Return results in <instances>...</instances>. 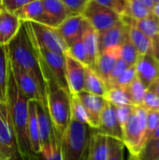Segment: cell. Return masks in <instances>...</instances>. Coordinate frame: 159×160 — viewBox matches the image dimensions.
<instances>
[{"instance_id": "49", "label": "cell", "mask_w": 159, "mask_h": 160, "mask_svg": "<svg viewBox=\"0 0 159 160\" xmlns=\"http://www.w3.org/2000/svg\"><path fill=\"white\" fill-rule=\"evenodd\" d=\"M159 138V124L158 126L157 127V128L155 129V131L153 132V134L151 135V137L149 139H157Z\"/></svg>"}, {"instance_id": "28", "label": "cell", "mask_w": 159, "mask_h": 160, "mask_svg": "<svg viewBox=\"0 0 159 160\" xmlns=\"http://www.w3.org/2000/svg\"><path fill=\"white\" fill-rule=\"evenodd\" d=\"M152 14V8L141 0H127L125 9V16L137 21L144 19ZM123 16V15H122Z\"/></svg>"}, {"instance_id": "15", "label": "cell", "mask_w": 159, "mask_h": 160, "mask_svg": "<svg viewBox=\"0 0 159 160\" xmlns=\"http://www.w3.org/2000/svg\"><path fill=\"white\" fill-rule=\"evenodd\" d=\"M98 33V48L99 53L106 49L121 46L128 33L127 23L121 19L113 26Z\"/></svg>"}, {"instance_id": "53", "label": "cell", "mask_w": 159, "mask_h": 160, "mask_svg": "<svg viewBox=\"0 0 159 160\" xmlns=\"http://www.w3.org/2000/svg\"><path fill=\"white\" fill-rule=\"evenodd\" d=\"M129 160H135L134 159V157H132V156H131V158H130V159Z\"/></svg>"}, {"instance_id": "50", "label": "cell", "mask_w": 159, "mask_h": 160, "mask_svg": "<svg viewBox=\"0 0 159 160\" xmlns=\"http://www.w3.org/2000/svg\"><path fill=\"white\" fill-rule=\"evenodd\" d=\"M141 1H142V2H143L145 5H147L150 8H152L153 6H154V3H153L152 0H141Z\"/></svg>"}, {"instance_id": "1", "label": "cell", "mask_w": 159, "mask_h": 160, "mask_svg": "<svg viewBox=\"0 0 159 160\" xmlns=\"http://www.w3.org/2000/svg\"><path fill=\"white\" fill-rule=\"evenodd\" d=\"M7 52L10 62L23 68L35 80L41 104L47 106L46 83L40 64V55L29 22L22 21L19 31L7 44Z\"/></svg>"}, {"instance_id": "23", "label": "cell", "mask_w": 159, "mask_h": 160, "mask_svg": "<svg viewBox=\"0 0 159 160\" xmlns=\"http://www.w3.org/2000/svg\"><path fill=\"white\" fill-rule=\"evenodd\" d=\"M36 103L37 100L28 101V123H27V133L29 138V142L33 153L37 156L40 150V140L38 134V126L37 120V112H36Z\"/></svg>"}, {"instance_id": "3", "label": "cell", "mask_w": 159, "mask_h": 160, "mask_svg": "<svg viewBox=\"0 0 159 160\" xmlns=\"http://www.w3.org/2000/svg\"><path fill=\"white\" fill-rule=\"evenodd\" d=\"M40 55V54H39ZM40 64L46 83V103L48 112L56 137L60 140L70 120V93L61 87L52 77L48 67L40 56Z\"/></svg>"}, {"instance_id": "24", "label": "cell", "mask_w": 159, "mask_h": 160, "mask_svg": "<svg viewBox=\"0 0 159 160\" xmlns=\"http://www.w3.org/2000/svg\"><path fill=\"white\" fill-rule=\"evenodd\" d=\"M82 40L87 54L88 63L91 69H95L97 57L99 55V48H98V33L90 25L83 36L82 37Z\"/></svg>"}, {"instance_id": "52", "label": "cell", "mask_w": 159, "mask_h": 160, "mask_svg": "<svg viewBox=\"0 0 159 160\" xmlns=\"http://www.w3.org/2000/svg\"><path fill=\"white\" fill-rule=\"evenodd\" d=\"M152 1H153V3L155 4V3H157V2H158L159 0H152Z\"/></svg>"}, {"instance_id": "31", "label": "cell", "mask_w": 159, "mask_h": 160, "mask_svg": "<svg viewBox=\"0 0 159 160\" xmlns=\"http://www.w3.org/2000/svg\"><path fill=\"white\" fill-rule=\"evenodd\" d=\"M146 90L147 88L145 87V85L136 76V78L127 87L129 98L134 106H142Z\"/></svg>"}, {"instance_id": "20", "label": "cell", "mask_w": 159, "mask_h": 160, "mask_svg": "<svg viewBox=\"0 0 159 160\" xmlns=\"http://www.w3.org/2000/svg\"><path fill=\"white\" fill-rule=\"evenodd\" d=\"M21 21L26 22H35L41 24H45L51 26L50 20L45 12L41 0H35L26 5L22 8H19L18 10L13 12Z\"/></svg>"}, {"instance_id": "8", "label": "cell", "mask_w": 159, "mask_h": 160, "mask_svg": "<svg viewBox=\"0 0 159 160\" xmlns=\"http://www.w3.org/2000/svg\"><path fill=\"white\" fill-rule=\"evenodd\" d=\"M0 160H22L8 117L0 119Z\"/></svg>"}, {"instance_id": "14", "label": "cell", "mask_w": 159, "mask_h": 160, "mask_svg": "<svg viewBox=\"0 0 159 160\" xmlns=\"http://www.w3.org/2000/svg\"><path fill=\"white\" fill-rule=\"evenodd\" d=\"M97 130L107 137L115 138L120 141L123 140V129L117 120L115 107L107 100L100 114L99 125Z\"/></svg>"}, {"instance_id": "36", "label": "cell", "mask_w": 159, "mask_h": 160, "mask_svg": "<svg viewBox=\"0 0 159 160\" xmlns=\"http://www.w3.org/2000/svg\"><path fill=\"white\" fill-rule=\"evenodd\" d=\"M125 145L122 141L108 137V157L107 160H124Z\"/></svg>"}, {"instance_id": "18", "label": "cell", "mask_w": 159, "mask_h": 160, "mask_svg": "<svg viewBox=\"0 0 159 160\" xmlns=\"http://www.w3.org/2000/svg\"><path fill=\"white\" fill-rule=\"evenodd\" d=\"M122 19L127 23L128 26V37L140 55L151 53L154 52V39L145 35L140 30L134 23L133 20L128 16H122Z\"/></svg>"}, {"instance_id": "22", "label": "cell", "mask_w": 159, "mask_h": 160, "mask_svg": "<svg viewBox=\"0 0 159 160\" xmlns=\"http://www.w3.org/2000/svg\"><path fill=\"white\" fill-rule=\"evenodd\" d=\"M41 2L52 27L57 28L71 15L61 0H41Z\"/></svg>"}, {"instance_id": "45", "label": "cell", "mask_w": 159, "mask_h": 160, "mask_svg": "<svg viewBox=\"0 0 159 160\" xmlns=\"http://www.w3.org/2000/svg\"><path fill=\"white\" fill-rule=\"evenodd\" d=\"M100 5H103L105 7L111 8L112 9H114L117 13H118V8H117V4L115 0H93Z\"/></svg>"}, {"instance_id": "42", "label": "cell", "mask_w": 159, "mask_h": 160, "mask_svg": "<svg viewBox=\"0 0 159 160\" xmlns=\"http://www.w3.org/2000/svg\"><path fill=\"white\" fill-rule=\"evenodd\" d=\"M133 109H134V105H123V106L115 107V114L120 126L122 127V129L123 127L127 122V120L129 119L133 112Z\"/></svg>"}, {"instance_id": "6", "label": "cell", "mask_w": 159, "mask_h": 160, "mask_svg": "<svg viewBox=\"0 0 159 160\" xmlns=\"http://www.w3.org/2000/svg\"><path fill=\"white\" fill-rule=\"evenodd\" d=\"M29 24L37 47L60 54L67 52V46L57 28L35 22H29Z\"/></svg>"}, {"instance_id": "34", "label": "cell", "mask_w": 159, "mask_h": 160, "mask_svg": "<svg viewBox=\"0 0 159 160\" xmlns=\"http://www.w3.org/2000/svg\"><path fill=\"white\" fill-rule=\"evenodd\" d=\"M70 113H71V119L88 125L87 112L83 105L78 98V97L73 94L70 95Z\"/></svg>"}, {"instance_id": "7", "label": "cell", "mask_w": 159, "mask_h": 160, "mask_svg": "<svg viewBox=\"0 0 159 160\" xmlns=\"http://www.w3.org/2000/svg\"><path fill=\"white\" fill-rule=\"evenodd\" d=\"M82 15L97 32H102L113 26L122 19V16L114 9L93 0L89 1Z\"/></svg>"}, {"instance_id": "32", "label": "cell", "mask_w": 159, "mask_h": 160, "mask_svg": "<svg viewBox=\"0 0 159 160\" xmlns=\"http://www.w3.org/2000/svg\"><path fill=\"white\" fill-rule=\"evenodd\" d=\"M139 55L140 54L131 40L129 39L127 33V36L120 46V58L125 61L128 66H135Z\"/></svg>"}, {"instance_id": "16", "label": "cell", "mask_w": 159, "mask_h": 160, "mask_svg": "<svg viewBox=\"0 0 159 160\" xmlns=\"http://www.w3.org/2000/svg\"><path fill=\"white\" fill-rule=\"evenodd\" d=\"M10 62V60H9ZM10 68L15 78L16 83L28 100H37L41 103L37 85L32 76L18 65L10 62Z\"/></svg>"}, {"instance_id": "5", "label": "cell", "mask_w": 159, "mask_h": 160, "mask_svg": "<svg viewBox=\"0 0 159 160\" xmlns=\"http://www.w3.org/2000/svg\"><path fill=\"white\" fill-rule=\"evenodd\" d=\"M147 141L146 110L142 106H134L133 112L123 127V143L132 157H137Z\"/></svg>"}, {"instance_id": "51", "label": "cell", "mask_w": 159, "mask_h": 160, "mask_svg": "<svg viewBox=\"0 0 159 160\" xmlns=\"http://www.w3.org/2000/svg\"><path fill=\"white\" fill-rule=\"evenodd\" d=\"M2 8V0H0V10Z\"/></svg>"}, {"instance_id": "48", "label": "cell", "mask_w": 159, "mask_h": 160, "mask_svg": "<svg viewBox=\"0 0 159 160\" xmlns=\"http://www.w3.org/2000/svg\"><path fill=\"white\" fill-rule=\"evenodd\" d=\"M152 13L154 15H156L157 18H159V1L154 4V6L152 8Z\"/></svg>"}, {"instance_id": "33", "label": "cell", "mask_w": 159, "mask_h": 160, "mask_svg": "<svg viewBox=\"0 0 159 160\" xmlns=\"http://www.w3.org/2000/svg\"><path fill=\"white\" fill-rule=\"evenodd\" d=\"M135 158L138 160H159V138L148 139Z\"/></svg>"}, {"instance_id": "41", "label": "cell", "mask_w": 159, "mask_h": 160, "mask_svg": "<svg viewBox=\"0 0 159 160\" xmlns=\"http://www.w3.org/2000/svg\"><path fill=\"white\" fill-rule=\"evenodd\" d=\"M159 124V111H146V137H151Z\"/></svg>"}, {"instance_id": "39", "label": "cell", "mask_w": 159, "mask_h": 160, "mask_svg": "<svg viewBox=\"0 0 159 160\" xmlns=\"http://www.w3.org/2000/svg\"><path fill=\"white\" fill-rule=\"evenodd\" d=\"M71 15H82L90 0H61Z\"/></svg>"}, {"instance_id": "11", "label": "cell", "mask_w": 159, "mask_h": 160, "mask_svg": "<svg viewBox=\"0 0 159 160\" xmlns=\"http://www.w3.org/2000/svg\"><path fill=\"white\" fill-rule=\"evenodd\" d=\"M66 80L70 94L76 95L84 90L85 66L66 53Z\"/></svg>"}, {"instance_id": "30", "label": "cell", "mask_w": 159, "mask_h": 160, "mask_svg": "<svg viewBox=\"0 0 159 160\" xmlns=\"http://www.w3.org/2000/svg\"><path fill=\"white\" fill-rule=\"evenodd\" d=\"M133 20V19H132ZM135 25L151 38L159 37V18L153 13L142 20H133Z\"/></svg>"}, {"instance_id": "35", "label": "cell", "mask_w": 159, "mask_h": 160, "mask_svg": "<svg viewBox=\"0 0 159 160\" xmlns=\"http://www.w3.org/2000/svg\"><path fill=\"white\" fill-rule=\"evenodd\" d=\"M34 160H62L59 139L57 138L51 145L41 148L40 152L36 156Z\"/></svg>"}, {"instance_id": "54", "label": "cell", "mask_w": 159, "mask_h": 160, "mask_svg": "<svg viewBox=\"0 0 159 160\" xmlns=\"http://www.w3.org/2000/svg\"><path fill=\"white\" fill-rule=\"evenodd\" d=\"M134 159H135V160H138V159H137V158H135V157H134Z\"/></svg>"}, {"instance_id": "40", "label": "cell", "mask_w": 159, "mask_h": 160, "mask_svg": "<svg viewBox=\"0 0 159 160\" xmlns=\"http://www.w3.org/2000/svg\"><path fill=\"white\" fill-rule=\"evenodd\" d=\"M142 107H143L146 111H159V97L154 91L147 89Z\"/></svg>"}, {"instance_id": "25", "label": "cell", "mask_w": 159, "mask_h": 160, "mask_svg": "<svg viewBox=\"0 0 159 160\" xmlns=\"http://www.w3.org/2000/svg\"><path fill=\"white\" fill-rule=\"evenodd\" d=\"M107 157L108 137L93 128L90 140L88 160H107Z\"/></svg>"}, {"instance_id": "13", "label": "cell", "mask_w": 159, "mask_h": 160, "mask_svg": "<svg viewBox=\"0 0 159 160\" xmlns=\"http://www.w3.org/2000/svg\"><path fill=\"white\" fill-rule=\"evenodd\" d=\"M135 68L137 77L148 89L159 77V59L151 53L139 55Z\"/></svg>"}, {"instance_id": "47", "label": "cell", "mask_w": 159, "mask_h": 160, "mask_svg": "<svg viewBox=\"0 0 159 160\" xmlns=\"http://www.w3.org/2000/svg\"><path fill=\"white\" fill-rule=\"evenodd\" d=\"M148 89H150V90H152V91H154L157 96L159 97V77L148 87Z\"/></svg>"}, {"instance_id": "38", "label": "cell", "mask_w": 159, "mask_h": 160, "mask_svg": "<svg viewBox=\"0 0 159 160\" xmlns=\"http://www.w3.org/2000/svg\"><path fill=\"white\" fill-rule=\"evenodd\" d=\"M136 68L135 66H130L128 68H127L117 79H115L112 83L108 87H122V88H127L129 83L136 78Z\"/></svg>"}, {"instance_id": "9", "label": "cell", "mask_w": 159, "mask_h": 160, "mask_svg": "<svg viewBox=\"0 0 159 160\" xmlns=\"http://www.w3.org/2000/svg\"><path fill=\"white\" fill-rule=\"evenodd\" d=\"M89 26L90 23L83 15H70L57 27V30L68 49L75 41L82 38Z\"/></svg>"}, {"instance_id": "37", "label": "cell", "mask_w": 159, "mask_h": 160, "mask_svg": "<svg viewBox=\"0 0 159 160\" xmlns=\"http://www.w3.org/2000/svg\"><path fill=\"white\" fill-rule=\"evenodd\" d=\"M67 53L70 56H72L74 59L79 61L80 63L84 65L85 67L89 66L87 54H86V52H85V49H84V46H83L82 38L77 40V41H75L71 46L68 47Z\"/></svg>"}, {"instance_id": "21", "label": "cell", "mask_w": 159, "mask_h": 160, "mask_svg": "<svg viewBox=\"0 0 159 160\" xmlns=\"http://www.w3.org/2000/svg\"><path fill=\"white\" fill-rule=\"evenodd\" d=\"M22 21L12 12L4 8L0 10V44L7 45L15 37Z\"/></svg>"}, {"instance_id": "19", "label": "cell", "mask_w": 159, "mask_h": 160, "mask_svg": "<svg viewBox=\"0 0 159 160\" xmlns=\"http://www.w3.org/2000/svg\"><path fill=\"white\" fill-rule=\"evenodd\" d=\"M119 58H120V46L106 49L103 52H101L97 57L94 71L104 81L106 85H108L110 74L116 61Z\"/></svg>"}, {"instance_id": "44", "label": "cell", "mask_w": 159, "mask_h": 160, "mask_svg": "<svg viewBox=\"0 0 159 160\" xmlns=\"http://www.w3.org/2000/svg\"><path fill=\"white\" fill-rule=\"evenodd\" d=\"M32 1L35 0H2V8L13 13Z\"/></svg>"}, {"instance_id": "12", "label": "cell", "mask_w": 159, "mask_h": 160, "mask_svg": "<svg viewBox=\"0 0 159 160\" xmlns=\"http://www.w3.org/2000/svg\"><path fill=\"white\" fill-rule=\"evenodd\" d=\"M76 96L78 97L87 112L89 127L97 129L99 125L100 114L106 104L105 98L88 93L86 91H82L76 94Z\"/></svg>"}, {"instance_id": "29", "label": "cell", "mask_w": 159, "mask_h": 160, "mask_svg": "<svg viewBox=\"0 0 159 160\" xmlns=\"http://www.w3.org/2000/svg\"><path fill=\"white\" fill-rule=\"evenodd\" d=\"M104 98L108 102L112 104L114 107L123 105H133L129 98L127 88L110 87L107 89Z\"/></svg>"}, {"instance_id": "2", "label": "cell", "mask_w": 159, "mask_h": 160, "mask_svg": "<svg viewBox=\"0 0 159 160\" xmlns=\"http://www.w3.org/2000/svg\"><path fill=\"white\" fill-rule=\"evenodd\" d=\"M28 101L27 98L22 94L16 83L9 62L6 103L10 125L22 160H34L36 158V155L31 149L27 133Z\"/></svg>"}, {"instance_id": "10", "label": "cell", "mask_w": 159, "mask_h": 160, "mask_svg": "<svg viewBox=\"0 0 159 160\" xmlns=\"http://www.w3.org/2000/svg\"><path fill=\"white\" fill-rule=\"evenodd\" d=\"M37 49L41 58L43 59L44 63L48 67L49 70L51 71L56 82L64 89L69 91L66 80V54L52 52L41 49L39 47H37Z\"/></svg>"}, {"instance_id": "17", "label": "cell", "mask_w": 159, "mask_h": 160, "mask_svg": "<svg viewBox=\"0 0 159 160\" xmlns=\"http://www.w3.org/2000/svg\"><path fill=\"white\" fill-rule=\"evenodd\" d=\"M36 112H37V120L38 126L40 146L41 148H43L51 145L57 139V137L54 133L47 106H44L39 101H37Z\"/></svg>"}, {"instance_id": "26", "label": "cell", "mask_w": 159, "mask_h": 160, "mask_svg": "<svg viewBox=\"0 0 159 160\" xmlns=\"http://www.w3.org/2000/svg\"><path fill=\"white\" fill-rule=\"evenodd\" d=\"M83 91L101 97H104L107 91V85L104 81L88 67H85V81Z\"/></svg>"}, {"instance_id": "46", "label": "cell", "mask_w": 159, "mask_h": 160, "mask_svg": "<svg viewBox=\"0 0 159 160\" xmlns=\"http://www.w3.org/2000/svg\"><path fill=\"white\" fill-rule=\"evenodd\" d=\"M116 4H117V8H118V13L122 16L125 13V9H126V5H127V0H115Z\"/></svg>"}, {"instance_id": "27", "label": "cell", "mask_w": 159, "mask_h": 160, "mask_svg": "<svg viewBox=\"0 0 159 160\" xmlns=\"http://www.w3.org/2000/svg\"><path fill=\"white\" fill-rule=\"evenodd\" d=\"M9 67V57L7 45L0 44V101L6 103L7 73Z\"/></svg>"}, {"instance_id": "43", "label": "cell", "mask_w": 159, "mask_h": 160, "mask_svg": "<svg viewBox=\"0 0 159 160\" xmlns=\"http://www.w3.org/2000/svg\"><path fill=\"white\" fill-rule=\"evenodd\" d=\"M130 66H128L125 61H123L121 58H119L117 61H116V63H115V65H114V67H113V68H112V72H111V74H110V77H109V82H108V85H107V88L112 83V82L115 80V79H117L127 68H128Z\"/></svg>"}, {"instance_id": "4", "label": "cell", "mask_w": 159, "mask_h": 160, "mask_svg": "<svg viewBox=\"0 0 159 160\" xmlns=\"http://www.w3.org/2000/svg\"><path fill=\"white\" fill-rule=\"evenodd\" d=\"M93 128L73 119L59 140L62 160H88Z\"/></svg>"}]
</instances>
